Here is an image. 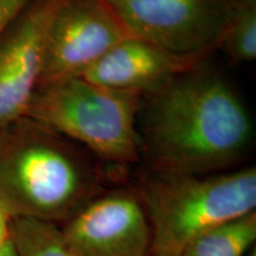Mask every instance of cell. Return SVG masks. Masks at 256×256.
<instances>
[{
  "label": "cell",
  "instance_id": "cell-16",
  "mask_svg": "<svg viewBox=\"0 0 256 256\" xmlns=\"http://www.w3.org/2000/svg\"><path fill=\"white\" fill-rule=\"evenodd\" d=\"M151 256H166V255H156V254H151Z\"/></svg>",
  "mask_w": 256,
  "mask_h": 256
},
{
  "label": "cell",
  "instance_id": "cell-14",
  "mask_svg": "<svg viewBox=\"0 0 256 256\" xmlns=\"http://www.w3.org/2000/svg\"><path fill=\"white\" fill-rule=\"evenodd\" d=\"M0 256H16V252L12 244V240L4 246H0Z\"/></svg>",
  "mask_w": 256,
  "mask_h": 256
},
{
  "label": "cell",
  "instance_id": "cell-10",
  "mask_svg": "<svg viewBox=\"0 0 256 256\" xmlns=\"http://www.w3.org/2000/svg\"><path fill=\"white\" fill-rule=\"evenodd\" d=\"M256 242V211L197 236L179 256H244Z\"/></svg>",
  "mask_w": 256,
  "mask_h": 256
},
{
  "label": "cell",
  "instance_id": "cell-2",
  "mask_svg": "<svg viewBox=\"0 0 256 256\" xmlns=\"http://www.w3.org/2000/svg\"><path fill=\"white\" fill-rule=\"evenodd\" d=\"M102 194L78 144L28 116L0 128V204L11 218L64 224Z\"/></svg>",
  "mask_w": 256,
  "mask_h": 256
},
{
  "label": "cell",
  "instance_id": "cell-12",
  "mask_svg": "<svg viewBox=\"0 0 256 256\" xmlns=\"http://www.w3.org/2000/svg\"><path fill=\"white\" fill-rule=\"evenodd\" d=\"M11 240L16 256H72L57 223L11 218Z\"/></svg>",
  "mask_w": 256,
  "mask_h": 256
},
{
  "label": "cell",
  "instance_id": "cell-11",
  "mask_svg": "<svg viewBox=\"0 0 256 256\" xmlns=\"http://www.w3.org/2000/svg\"><path fill=\"white\" fill-rule=\"evenodd\" d=\"M217 49H222L236 63L255 60L256 0H224V20Z\"/></svg>",
  "mask_w": 256,
  "mask_h": 256
},
{
  "label": "cell",
  "instance_id": "cell-1",
  "mask_svg": "<svg viewBox=\"0 0 256 256\" xmlns=\"http://www.w3.org/2000/svg\"><path fill=\"white\" fill-rule=\"evenodd\" d=\"M140 110L148 171L220 174L238 166L252 148L254 127L244 102L206 62L142 96Z\"/></svg>",
  "mask_w": 256,
  "mask_h": 256
},
{
  "label": "cell",
  "instance_id": "cell-15",
  "mask_svg": "<svg viewBox=\"0 0 256 256\" xmlns=\"http://www.w3.org/2000/svg\"><path fill=\"white\" fill-rule=\"evenodd\" d=\"M244 256H256V247H254V248H252L250 250H249L247 254H246Z\"/></svg>",
  "mask_w": 256,
  "mask_h": 256
},
{
  "label": "cell",
  "instance_id": "cell-9",
  "mask_svg": "<svg viewBox=\"0 0 256 256\" xmlns=\"http://www.w3.org/2000/svg\"><path fill=\"white\" fill-rule=\"evenodd\" d=\"M210 54H177L136 37H127L80 78L94 84L145 96L204 63Z\"/></svg>",
  "mask_w": 256,
  "mask_h": 256
},
{
  "label": "cell",
  "instance_id": "cell-4",
  "mask_svg": "<svg viewBox=\"0 0 256 256\" xmlns=\"http://www.w3.org/2000/svg\"><path fill=\"white\" fill-rule=\"evenodd\" d=\"M142 96L69 78L40 86L24 116L84 146L98 158L133 165L142 158L138 114Z\"/></svg>",
  "mask_w": 256,
  "mask_h": 256
},
{
  "label": "cell",
  "instance_id": "cell-7",
  "mask_svg": "<svg viewBox=\"0 0 256 256\" xmlns=\"http://www.w3.org/2000/svg\"><path fill=\"white\" fill-rule=\"evenodd\" d=\"M127 37L126 28L101 0H66L48 37L38 87L80 78Z\"/></svg>",
  "mask_w": 256,
  "mask_h": 256
},
{
  "label": "cell",
  "instance_id": "cell-6",
  "mask_svg": "<svg viewBox=\"0 0 256 256\" xmlns=\"http://www.w3.org/2000/svg\"><path fill=\"white\" fill-rule=\"evenodd\" d=\"M72 256H151L152 234L136 190L96 196L62 224Z\"/></svg>",
  "mask_w": 256,
  "mask_h": 256
},
{
  "label": "cell",
  "instance_id": "cell-13",
  "mask_svg": "<svg viewBox=\"0 0 256 256\" xmlns=\"http://www.w3.org/2000/svg\"><path fill=\"white\" fill-rule=\"evenodd\" d=\"M32 0H0V36Z\"/></svg>",
  "mask_w": 256,
  "mask_h": 256
},
{
  "label": "cell",
  "instance_id": "cell-5",
  "mask_svg": "<svg viewBox=\"0 0 256 256\" xmlns=\"http://www.w3.org/2000/svg\"><path fill=\"white\" fill-rule=\"evenodd\" d=\"M140 38L177 54H211L218 48L224 0H101Z\"/></svg>",
  "mask_w": 256,
  "mask_h": 256
},
{
  "label": "cell",
  "instance_id": "cell-8",
  "mask_svg": "<svg viewBox=\"0 0 256 256\" xmlns=\"http://www.w3.org/2000/svg\"><path fill=\"white\" fill-rule=\"evenodd\" d=\"M66 0H32L0 36V128L24 116L40 83L48 37Z\"/></svg>",
  "mask_w": 256,
  "mask_h": 256
},
{
  "label": "cell",
  "instance_id": "cell-3",
  "mask_svg": "<svg viewBox=\"0 0 256 256\" xmlns=\"http://www.w3.org/2000/svg\"><path fill=\"white\" fill-rule=\"evenodd\" d=\"M136 191L151 226V254L179 256L197 236L256 211V168L212 174L148 171Z\"/></svg>",
  "mask_w": 256,
  "mask_h": 256
}]
</instances>
